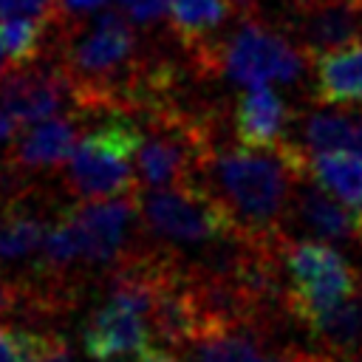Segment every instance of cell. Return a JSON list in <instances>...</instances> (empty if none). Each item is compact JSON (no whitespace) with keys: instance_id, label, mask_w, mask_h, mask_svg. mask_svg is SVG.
<instances>
[{"instance_id":"6da1fadb","label":"cell","mask_w":362,"mask_h":362,"mask_svg":"<svg viewBox=\"0 0 362 362\" xmlns=\"http://www.w3.org/2000/svg\"><path fill=\"white\" fill-rule=\"evenodd\" d=\"M133 25L136 23L116 8L93 20L74 17L54 23V59L74 88L79 113L139 110L153 65L141 59Z\"/></svg>"},{"instance_id":"7a4b0ae2","label":"cell","mask_w":362,"mask_h":362,"mask_svg":"<svg viewBox=\"0 0 362 362\" xmlns=\"http://www.w3.org/2000/svg\"><path fill=\"white\" fill-rule=\"evenodd\" d=\"M308 173V156L300 144L226 147L209 150L198 187H204L252 240H277L300 178Z\"/></svg>"},{"instance_id":"3957f363","label":"cell","mask_w":362,"mask_h":362,"mask_svg":"<svg viewBox=\"0 0 362 362\" xmlns=\"http://www.w3.org/2000/svg\"><path fill=\"white\" fill-rule=\"evenodd\" d=\"M192 62L201 71H221L229 82L243 88L269 82L294 85L305 76L308 65H314V59L294 45L286 31L269 28L249 11L226 40H215L195 51Z\"/></svg>"},{"instance_id":"277c9868","label":"cell","mask_w":362,"mask_h":362,"mask_svg":"<svg viewBox=\"0 0 362 362\" xmlns=\"http://www.w3.org/2000/svg\"><path fill=\"white\" fill-rule=\"evenodd\" d=\"M141 127L127 110H110L88 130L65 161V189L76 201L133 192Z\"/></svg>"},{"instance_id":"5b68a950","label":"cell","mask_w":362,"mask_h":362,"mask_svg":"<svg viewBox=\"0 0 362 362\" xmlns=\"http://www.w3.org/2000/svg\"><path fill=\"white\" fill-rule=\"evenodd\" d=\"M283 272L288 277V314L303 325L339 305L359 288L354 266L325 240L283 238Z\"/></svg>"},{"instance_id":"8992f818","label":"cell","mask_w":362,"mask_h":362,"mask_svg":"<svg viewBox=\"0 0 362 362\" xmlns=\"http://www.w3.org/2000/svg\"><path fill=\"white\" fill-rule=\"evenodd\" d=\"M139 215L147 232H153L170 249L212 246L215 240L238 232L229 212L198 184L156 187L141 192Z\"/></svg>"},{"instance_id":"52a82bcc","label":"cell","mask_w":362,"mask_h":362,"mask_svg":"<svg viewBox=\"0 0 362 362\" xmlns=\"http://www.w3.org/2000/svg\"><path fill=\"white\" fill-rule=\"evenodd\" d=\"M68 215L79 232L85 266H116L130 252V235L139 215V195H110L96 201H76Z\"/></svg>"},{"instance_id":"ba28073f","label":"cell","mask_w":362,"mask_h":362,"mask_svg":"<svg viewBox=\"0 0 362 362\" xmlns=\"http://www.w3.org/2000/svg\"><path fill=\"white\" fill-rule=\"evenodd\" d=\"M51 221L37 187L23 184L6 195L0 204V269L20 280L34 266Z\"/></svg>"},{"instance_id":"9c48e42d","label":"cell","mask_w":362,"mask_h":362,"mask_svg":"<svg viewBox=\"0 0 362 362\" xmlns=\"http://www.w3.org/2000/svg\"><path fill=\"white\" fill-rule=\"evenodd\" d=\"M0 102L25 127L40 119L57 116L68 102H74V88L57 59H34L0 71Z\"/></svg>"},{"instance_id":"30bf717a","label":"cell","mask_w":362,"mask_h":362,"mask_svg":"<svg viewBox=\"0 0 362 362\" xmlns=\"http://www.w3.org/2000/svg\"><path fill=\"white\" fill-rule=\"evenodd\" d=\"M294 218L308 238L325 243H359L362 246V212L351 209L328 189H322L308 173L300 178L286 221Z\"/></svg>"},{"instance_id":"8fae6325","label":"cell","mask_w":362,"mask_h":362,"mask_svg":"<svg viewBox=\"0 0 362 362\" xmlns=\"http://www.w3.org/2000/svg\"><path fill=\"white\" fill-rule=\"evenodd\" d=\"M79 141V122L76 116H48L34 124H25V130L14 139V144L6 150V167L17 175L42 173L65 164Z\"/></svg>"},{"instance_id":"7c38bea8","label":"cell","mask_w":362,"mask_h":362,"mask_svg":"<svg viewBox=\"0 0 362 362\" xmlns=\"http://www.w3.org/2000/svg\"><path fill=\"white\" fill-rule=\"evenodd\" d=\"M288 127V107L280 93L269 85H252L240 93L235 105V136L249 147L283 144Z\"/></svg>"},{"instance_id":"4fadbf2b","label":"cell","mask_w":362,"mask_h":362,"mask_svg":"<svg viewBox=\"0 0 362 362\" xmlns=\"http://www.w3.org/2000/svg\"><path fill=\"white\" fill-rule=\"evenodd\" d=\"M314 76L322 105H362V40L317 54Z\"/></svg>"},{"instance_id":"5bb4252c","label":"cell","mask_w":362,"mask_h":362,"mask_svg":"<svg viewBox=\"0 0 362 362\" xmlns=\"http://www.w3.org/2000/svg\"><path fill=\"white\" fill-rule=\"evenodd\" d=\"M235 0H170V28L175 40L189 51L206 48L212 34L229 20Z\"/></svg>"},{"instance_id":"9a60e30c","label":"cell","mask_w":362,"mask_h":362,"mask_svg":"<svg viewBox=\"0 0 362 362\" xmlns=\"http://www.w3.org/2000/svg\"><path fill=\"white\" fill-rule=\"evenodd\" d=\"M308 178L334 198L362 212V158L351 150H325L308 156Z\"/></svg>"},{"instance_id":"2e32d148","label":"cell","mask_w":362,"mask_h":362,"mask_svg":"<svg viewBox=\"0 0 362 362\" xmlns=\"http://www.w3.org/2000/svg\"><path fill=\"white\" fill-rule=\"evenodd\" d=\"M362 127L359 113H331L317 110L303 122V141L311 153L325 150H351L356 141V133Z\"/></svg>"},{"instance_id":"e0dca14e","label":"cell","mask_w":362,"mask_h":362,"mask_svg":"<svg viewBox=\"0 0 362 362\" xmlns=\"http://www.w3.org/2000/svg\"><path fill=\"white\" fill-rule=\"evenodd\" d=\"M54 25L34 20V17H6L0 20V42L6 65H25L42 57V45L48 40V31Z\"/></svg>"},{"instance_id":"ac0fdd59","label":"cell","mask_w":362,"mask_h":362,"mask_svg":"<svg viewBox=\"0 0 362 362\" xmlns=\"http://www.w3.org/2000/svg\"><path fill=\"white\" fill-rule=\"evenodd\" d=\"M6 17H34L42 23H57V0H0V20Z\"/></svg>"},{"instance_id":"d6986e66","label":"cell","mask_w":362,"mask_h":362,"mask_svg":"<svg viewBox=\"0 0 362 362\" xmlns=\"http://www.w3.org/2000/svg\"><path fill=\"white\" fill-rule=\"evenodd\" d=\"M119 6L136 25H153L170 14V0H119Z\"/></svg>"},{"instance_id":"ffe728a7","label":"cell","mask_w":362,"mask_h":362,"mask_svg":"<svg viewBox=\"0 0 362 362\" xmlns=\"http://www.w3.org/2000/svg\"><path fill=\"white\" fill-rule=\"evenodd\" d=\"M20 305H23V283L14 274L0 269V322L3 320L14 322L20 314Z\"/></svg>"},{"instance_id":"44dd1931","label":"cell","mask_w":362,"mask_h":362,"mask_svg":"<svg viewBox=\"0 0 362 362\" xmlns=\"http://www.w3.org/2000/svg\"><path fill=\"white\" fill-rule=\"evenodd\" d=\"M23 124L17 122V116L0 102V150H8L11 144H14V139L20 136L17 130H20Z\"/></svg>"},{"instance_id":"7402d4cb","label":"cell","mask_w":362,"mask_h":362,"mask_svg":"<svg viewBox=\"0 0 362 362\" xmlns=\"http://www.w3.org/2000/svg\"><path fill=\"white\" fill-rule=\"evenodd\" d=\"M105 0H57V14L59 20H74V17H82L93 8H99Z\"/></svg>"},{"instance_id":"603a6c76","label":"cell","mask_w":362,"mask_h":362,"mask_svg":"<svg viewBox=\"0 0 362 362\" xmlns=\"http://www.w3.org/2000/svg\"><path fill=\"white\" fill-rule=\"evenodd\" d=\"M3 178H6V175H3V173H0V195H3V198H6V192H3V187H11V189H17V187H23V184H25V181H23V178H17V181H11V184H6V181H3Z\"/></svg>"},{"instance_id":"cb8c5ba5","label":"cell","mask_w":362,"mask_h":362,"mask_svg":"<svg viewBox=\"0 0 362 362\" xmlns=\"http://www.w3.org/2000/svg\"><path fill=\"white\" fill-rule=\"evenodd\" d=\"M351 153H356V156L362 158V127H359V133H356V141H354V147H351Z\"/></svg>"},{"instance_id":"d4e9b609","label":"cell","mask_w":362,"mask_h":362,"mask_svg":"<svg viewBox=\"0 0 362 362\" xmlns=\"http://www.w3.org/2000/svg\"><path fill=\"white\" fill-rule=\"evenodd\" d=\"M0 59H3V42H0Z\"/></svg>"}]
</instances>
